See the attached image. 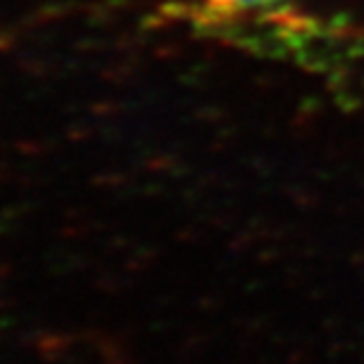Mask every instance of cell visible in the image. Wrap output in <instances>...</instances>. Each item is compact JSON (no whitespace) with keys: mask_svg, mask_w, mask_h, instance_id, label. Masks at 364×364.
Wrapping results in <instances>:
<instances>
[{"mask_svg":"<svg viewBox=\"0 0 364 364\" xmlns=\"http://www.w3.org/2000/svg\"><path fill=\"white\" fill-rule=\"evenodd\" d=\"M289 7L291 0H176L171 10L199 33L253 43V33L287 26Z\"/></svg>","mask_w":364,"mask_h":364,"instance_id":"6da1fadb","label":"cell"}]
</instances>
